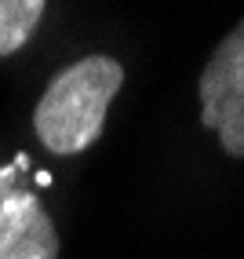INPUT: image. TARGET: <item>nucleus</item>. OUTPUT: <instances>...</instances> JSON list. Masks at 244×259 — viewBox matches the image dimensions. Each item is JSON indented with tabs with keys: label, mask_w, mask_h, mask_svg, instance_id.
<instances>
[{
	"label": "nucleus",
	"mask_w": 244,
	"mask_h": 259,
	"mask_svg": "<svg viewBox=\"0 0 244 259\" xmlns=\"http://www.w3.org/2000/svg\"><path fill=\"white\" fill-rule=\"evenodd\" d=\"M124 84V66L106 55H88L44 88L37 110H33V128L37 139L59 153V157H73V153L88 150L102 128H106L110 102Z\"/></svg>",
	"instance_id": "nucleus-1"
},
{
	"label": "nucleus",
	"mask_w": 244,
	"mask_h": 259,
	"mask_svg": "<svg viewBox=\"0 0 244 259\" xmlns=\"http://www.w3.org/2000/svg\"><path fill=\"white\" fill-rule=\"evenodd\" d=\"M201 124L219 135L230 157H244V19L201 73Z\"/></svg>",
	"instance_id": "nucleus-2"
},
{
	"label": "nucleus",
	"mask_w": 244,
	"mask_h": 259,
	"mask_svg": "<svg viewBox=\"0 0 244 259\" xmlns=\"http://www.w3.org/2000/svg\"><path fill=\"white\" fill-rule=\"evenodd\" d=\"M29 157L19 153L0 171V259H59V234L40 197L19 179Z\"/></svg>",
	"instance_id": "nucleus-3"
},
{
	"label": "nucleus",
	"mask_w": 244,
	"mask_h": 259,
	"mask_svg": "<svg viewBox=\"0 0 244 259\" xmlns=\"http://www.w3.org/2000/svg\"><path fill=\"white\" fill-rule=\"evenodd\" d=\"M47 0H0V55H15L44 19Z\"/></svg>",
	"instance_id": "nucleus-4"
}]
</instances>
